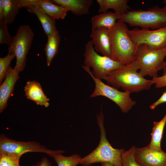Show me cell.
Wrapping results in <instances>:
<instances>
[{"label":"cell","instance_id":"29","mask_svg":"<svg viewBox=\"0 0 166 166\" xmlns=\"http://www.w3.org/2000/svg\"><path fill=\"white\" fill-rule=\"evenodd\" d=\"M166 102V91L164 92L160 97L149 106L151 109H155L159 105Z\"/></svg>","mask_w":166,"mask_h":166},{"label":"cell","instance_id":"6","mask_svg":"<svg viewBox=\"0 0 166 166\" xmlns=\"http://www.w3.org/2000/svg\"><path fill=\"white\" fill-rule=\"evenodd\" d=\"M82 67L91 77L95 83L94 89L90 95V97L99 96L107 97L116 103L123 113H128L136 105V101L130 97V92L127 91H121L116 88L105 84L101 79L94 76L90 68L84 65Z\"/></svg>","mask_w":166,"mask_h":166},{"label":"cell","instance_id":"26","mask_svg":"<svg viewBox=\"0 0 166 166\" xmlns=\"http://www.w3.org/2000/svg\"><path fill=\"white\" fill-rule=\"evenodd\" d=\"M20 158L10 153L0 154V166H20Z\"/></svg>","mask_w":166,"mask_h":166},{"label":"cell","instance_id":"12","mask_svg":"<svg viewBox=\"0 0 166 166\" xmlns=\"http://www.w3.org/2000/svg\"><path fill=\"white\" fill-rule=\"evenodd\" d=\"M90 37L95 50L112 59L111 42L109 29L101 27L92 30Z\"/></svg>","mask_w":166,"mask_h":166},{"label":"cell","instance_id":"19","mask_svg":"<svg viewBox=\"0 0 166 166\" xmlns=\"http://www.w3.org/2000/svg\"><path fill=\"white\" fill-rule=\"evenodd\" d=\"M128 0H97L99 5L98 12L104 13L109 9L113 10L120 16L123 15L128 11L132 9L128 5Z\"/></svg>","mask_w":166,"mask_h":166},{"label":"cell","instance_id":"28","mask_svg":"<svg viewBox=\"0 0 166 166\" xmlns=\"http://www.w3.org/2000/svg\"><path fill=\"white\" fill-rule=\"evenodd\" d=\"M153 84L156 88H161L166 86V73L160 77L153 78L152 80Z\"/></svg>","mask_w":166,"mask_h":166},{"label":"cell","instance_id":"36","mask_svg":"<svg viewBox=\"0 0 166 166\" xmlns=\"http://www.w3.org/2000/svg\"></svg>","mask_w":166,"mask_h":166},{"label":"cell","instance_id":"11","mask_svg":"<svg viewBox=\"0 0 166 166\" xmlns=\"http://www.w3.org/2000/svg\"><path fill=\"white\" fill-rule=\"evenodd\" d=\"M135 157L141 166H166V152L152 150L148 146L136 147Z\"/></svg>","mask_w":166,"mask_h":166},{"label":"cell","instance_id":"7","mask_svg":"<svg viewBox=\"0 0 166 166\" xmlns=\"http://www.w3.org/2000/svg\"><path fill=\"white\" fill-rule=\"evenodd\" d=\"M34 33L28 25H21L18 28L16 34L12 37L8 45L9 53H13L16 58L15 68L19 72L24 69L28 54L33 40Z\"/></svg>","mask_w":166,"mask_h":166},{"label":"cell","instance_id":"13","mask_svg":"<svg viewBox=\"0 0 166 166\" xmlns=\"http://www.w3.org/2000/svg\"><path fill=\"white\" fill-rule=\"evenodd\" d=\"M19 71L10 67L3 82L0 86V113L6 107L8 100L14 90L15 84L19 78Z\"/></svg>","mask_w":166,"mask_h":166},{"label":"cell","instance_id":"14","mask_svg":"<svg viewBox=\"0 0 166 166\" xmlns=\"http://www.w3.org/2000/svg\"><path fill=\"white\" fill-rule=\"evenodd\" d=\"M24 90L27 98L38 105L47 107L49 105V99L44 93L41 85L34 81L27 82Z\"/></svg>","mask_w":166,"mask_h":166},{"label":"cell","instance_id":"23","mask_svg":"<svg viewBox=\"0 0 166 166\" xmlns=\"http://www.w3.org/2000/svg\"><path fill=\"white\" fill-rule=\"evenodd\" d=\"M53 157L57 166H76L80 164L82 158L80 155L77 154L66 156L61 154H57L54 155Z\"/></svg>","mask_w":166,"mask_h":166},{"label":"cell","instance_id":"25","mask_svg":"<svg viewBox=\"0 0 166 166\" xmlns=\"http://www.w3.org/2000/svg\"><path fill=\"white\" fill-rule=\"evenodd\" d=\"M136 148L134 146H132L129 150L124 152L122 156V166H141L135 158Z\"/></svg>","mask_w":166,"mask_h":166},{"label":"cell","instance_id":"17","mask_svg":"<svg viewBox=\"0 0 166 166\" xmlns=\"http://www.w3.org/2000/svg\"><path fill=\"white\" fill-rule=\"evenodd\" d=\"M120 15L117 12L107 11L92 17L91 19L92 30L101 27L110 29L113 27Z\"/></svg>","mask_w":166,"mask_h":166},{"label":"cell","instance_id":"31","mask_svg":"<svg viewBox=\"0 0 166 166\" xmlns=\"http://www.w3.org/2000/svg\"><path fill=\"white\" fill-rule=\"evenodd\" d=\"M34 166H51V164L47 158L44 157Z\"/></svg>","mask_w":166,"mask_h":166},{"label":"cell","instance_id":"15","mask_svg":"<svg viewBox=\"0 0 166 166\" xmlns=\"http://www.w3.org/2000/svg\"><path fill=\"white\" fill-rule=\"evenodd\" d=\"M55 4L60 5L76 16H80L88 14L93 3L92 0H51Z\"/></svg>","mask_w":166,"mask_h":166},{"label":"cell","instance_id":"4","mask_svg":"<svg viewBox=\"0 0 166 166\" xmlns=\"http://www.w3.org/2000/svg\"><path fill=\"white\" fill-rule=\"evenodd\" d=\"M166 56V47L158 50L150 49L145 44L138 45L135 58L128 66L136 70L143 77H158V72L162 69Z\"/></svg>","mask_w":166,"mask_h":166},{"label":"cell","instance_id":"35","mask_svg":"<svg viewBox=\"0 0 166 166\" xmlns=\"http://www.w3.org/2000/svg\"><path fill=\"white\" fill-rule=\"evenodd\" d=\"M164 4L166 6V0H164L163 1Z\"/></svg>","mask_w":166,"mask_h":166},{"label":"cell","instance_id":"27","mask_svg":"<svg viewBox=\"0 0 166 166\" xmlns=\"http://www.w3.org/2000/svg\"><path fill=\"white\" fill-rule=\"evenodd\" d=\"M12 40L9 30L8 24L4 21H0V44L9 45Z\"/></svg>","mask_w":166,"mask_h":166},{"label":"cell","instance_id":"16","mask_svg":"<svg viewBox=\"0 0 166 166\" xmlns=\"http://www.w3.org/2000/svg\"><path fill=\"white\" fill-rule=\"evenodd\" d=\"M35 4L43 12L55 20L64 19L69 11L63 6L55 4L51 0H38Z\"/></svg>","mask_w":166,"mask_h":166},{"label":"cell","instance_id":"30","mask_svg":"<svg viewBox=\"0 0 166 166\" xmlns=\"http://www.w3.org/2000/svg\"><path fill=\"white\" fill-rule=\"evenodd\" d=\"M38 0H19L18 5L20 8L24 7L28 5L35 4Z\"/></svg>","mask_w":166,"mask_h":166},{"label":"cell","instance_id":"3","mask_svg":"<svg viewBox=\"0 0 166 166\" xmlns=\"http://www.w3.org/2000/svg\"><path fill=\"white\" fill-rule=\"evenodd\" d=\"M102 79L115 88L130 93L148 90L153 85L152 80L145 79L137 70L126 65L108 73Z\"/></svg>","mask_w":166,"mask_h":166},{"label":"cell","instance_id":"8","mask_svg":"<svg viewBox=\"0 0 166 166\" xmlns=\"http://www.w3.org/2000/svg\"><path fill=\"white\" fill-rule=\"evenodd\" d=\"M84 65L93 69L92 73L96 78L102 79L108 73L119 69L123 65L118 61L107 57L101 56L95 51L92 41L85 45Z\"/></svg>","mask_w":166,"mask_h":166},{"label":"cell","instance_id":"33","mask_svg":"<svg viewBox=\"0 0 166 166\" xmlns=\"http://www.w3.org/2000/svg\"><path fill=\"white\" fill-rule=\"evenodd\" d=\"M101 166H115L113 164L108 162H102L101 163Z\"/></svg>","mask_w":166,"mask_h":166},{"label":"cell","instance_id":"22","mask_svg":"<svg viewBox=\"0 0 166 166\" xmlns=\"http://www.w3.org/2000/svg\"><path fill=\"white\" fill-rule=\"evenodd\" d=\"M19 0H4V10L3 21L8 25L12 24L21 9L18 5Z\"/></svg>","mask_w":166,"mask_h":166},{"label":"cell","instance_id":"18","mask_svg":"<svg viewBox=\"0 0 166 166\" xmlns=\"http://www.w3.org/2000/svg\"><path fill=\"white\" fill-rule=\"evenodd\" d=\"M25 8L28 12L35 14L37 17L42 24L45 34L47 36L52 33L56 28L55 20L43 12L35 4L27 5Z\"/></svg>","mask_w":166,"mask_h":166},{"label":"cell","instance_id":"2","mask_svg":"<svg viewBox=\"0 0 166 166\" xmlns=\"http://www.w3.org/2000/svg\"><path fill=\"white\" fill-rule=\"evenodd\" d=\"M111 42L112 59L121 62L123 66L135 60L137 46L130 38L125 23L118 20L109 29Z\"/></svg>","mask_w":166,"mask_h":166},{"label":"cell","instance_id":"10","mask_svg":"<svg viewBox=\"0 0 166 166\" xmlns=\"http://www.w3.org/2000/svg\"><path fill=\"white\" fill-rule=\"evenodd\" d=\"M128 34L137 46L144 44L153 50L166 47V26L154 30L148 28H136L129 30Z\"/></svg>","mask_w":166,"mask_h":166},{"label":"cell","instance_id":"34","mask_svg":"<svg viewBox=\"0 0 166 166\" xmlns=\"http://www.w3.org/2000/svg\"><path fill=\"white\" fill-rule=\"evenodd\" d=\"M162 69L163 70V75H164L166 73V61L165 62Z\"/></svg>","mask_w":166,"mask_h":166},{"label":"cell","instance_id":"21","mask_svg":"<svg viewBox=\"0 0 166 166\" xmlns=\"http://www.w3.org/2000/svg\"><path fill=\"white\" fill-rule=\"evenodd\" d=\"M166 124V113L159 121H154L150 143L148 146L151 149L156 151H162L161 148V142L163 131Z\"/></svg>","mask_w":166,"mask_h":166},{"label":"cell","instance_id":"32","mask_svg":"<svg viewBox=\"0 0 166 166\" xmlns=\"http://www.w3.org/2000/svg\"><path fill=\"white\" fill-rule=\"evenodd\" d=\"M4 10V0H0V21L3 20Z\"/></svg>","mask_w":166,"mask_h":166},{"label":"cell","instance_id":"1","mask_svg":"<svg viewBox=\"0 0 166 166\" xmlns=\"http://www.w3.org/2000/svg\"><path fill=\"white\" fill-rule=\"evenodd\" d=\"M97 120L101 133L99 144L91 152L81 158L80 164L84 166H89L94 163L108 162L115 166H122V155L125 150L124 148H113L107 140L101 108L100 113L97 115Z\"/></svg>","mask_w":166,"mask_h":166},{"label":"cell","instance_id":"5","mask_svg":"<svg viewBox=\"0 0 166 166\" xmlns=\"http://www.w3.org/2000/svg\"><path fill=\"white\" fill-rule=\"evenodd\" d=\"M119 20L132 26L157 29L166 26V6H158L147 10H130L120 16Z\"/></svg>","mask_w":166,"mask_h":166},{"label":"cell","instance_id":"20","mask_svg":"<svg viewBox=\"0 0 166 166\" xmlns=\"http://www.w3.org/2000/svg\"><path fill=\"white\" fill-rule=\"evenodd\" d=\"M47 41L44 48L46 57V63L49 66L58 51L61 36L56 28L52 33L47 36Z\"/></svg>","mask_w":166,"mask_h":166},{"label":"cell","instance_id":"9","mask_svg":"<svg viewBox=\"0 0 166 166\" xmlns=\"http://www.w3.org/2000/svg\"><path fill=\"white\" fill-rule=\"evenodd\" d=\"M44 153L50 157L65 152L61 150H53L48 149L43 145L33 141H20L10 139L3 135L0 136V154L10 153L21 157L28 152Z\"/></svg>","mask_w":166,"mask_h":166},{"label":"cell","instance_id":"24","mask_svg":"<svg viewBox=\"0 0 166 166\" xmlns=\"http://www.w3.org/2000/svg\"><path fill=\"white\" fill-rule=\"evenodd\" d=\"M15 57L13 53H9L5 57L0 58V83L5 78L8 70L10 68L11 61Z\"/></svg>","mask_w":166,"mask_h":166}]
</instances>
